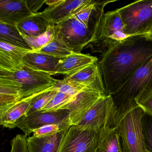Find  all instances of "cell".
Here are the masks:
<instances>
[{"mask_svg": "<svg viewBox=\"0 0 152 152\" xmlns=\"http://www.w3.org/2000/svg\"><path fill=\"white\" fill-rule=\"evenodd\" d=\"M152 56L148 34L129 36L102 55L98 64L107 95L113 94Z\"/></svg>", "mask_w": 152, "mask_h": 152, "instance_id": "cell-1", "label": "cell"}, {"mask_svg": "<svg viewBox=\"0 0 152 152\" xmlns=\"http://www.w3.org/2000/svg\"><path fill=\"white\" fill-rule=\"evenodd\" d=\"M152 93V56L111 95L113 102L111 129L117 128L124 115L138 106L137 103Z\"/></svg>", "mask_w": 152, "mask_h": 152, "instance_id": "cell-2", "label": "cell"}, {"mask_svg": "<svg viewBox=\"0 0 152 152\" xmlns=\"http://www.w3.org/2000/svg\"><path fill=\"white\" fill-rule=\"evenodd\" d=\"M51 75L25 66L18 71L0 70V83L10 84L16 88L21 100L54 87L56 79Z\"/></svg>", "mask_w": 152, "mask_h": 152, "instance_id": "cell-3", "label": "cell"}, {"mask_svg": "<svg viewBox=\"0 0 152 152\" xmlns=\"http://www.w3.org/2000/svg\"><path fill=\"white\" fill-rule=\"evenodd\" d=\"M128 37L117 10L108 11L104 14L87 47L91 49L92 53L99 52L103 55Z\"/></svg>", "mask_w": 152, "mask_h": 152, "instance_id": "cell-4", "label": "cell"}, {"mask_svg": "<svg viewBox=\"0 0 152 152\" xmlns=\"http://www.w3.org/2000/svg\"><path fill=\"white\" fill-rule=\"evenodd\" d=\"M128 36L148 34L152 29V0H140L117 9Z\"/></svg>", "mask_w": 152, "mask_h": 152, "instance_id": "cell-5", "label": "cell"}, {"mask_svg": "<svg viewBox=\"0 0 152 152\" xmlns=\"http://www.w3.org/2000/svg\"><path fill=\"white\" fill-rule=\"evenodd\" d=\"M145 112L138 106L126 114L117 129L123 152H145L142 119Z\"/></svg>", "mask_w": 152, "mask_h": 152, "instance_id": "cell-6", "label": "cell"}, {"mask_svg": "<svg viewBox=\"0 0 152 152\" xmlns=\"http://www.w3.org/2000/svg\"><path fill=\"white\" fill-rule=\"evenodd\" d=\"M56 34L61 37L74 53L81 50L91 42L94 31L73 15L54 26Z\"/></svg>", "mask_w": 152, "mask_h": 152, "instance_id": "cell-7", "label": "cell"}, {"mask_svg": "<svg viewBox=\"0 0 152 152\" xmlns=\"http://www.w3.org/2000/svg\"><path fill=\"white\" fill-rule=\"evenodd\" d=\"M103 129L71 125L65 134L58 152H96Z\"/></svg>", "mask_w": 152, "mask_h": 152, "instance_id": "cell-8", "label": "cell"}, {"mask_svg": "<svg viewBox=\"0 0 152 152\" xmlns=\"http://www.w3.org/2000/svg\"><path fill=\"white\" fill-rule=\"evenodd\" d=\"M69 115L70 111L68 109L38 111L22 117L18 123L17 127L23 132L26 137L33 133L34 130L46 125L59 124L71 125Z\"/></svg>", "mask_w": 152, "mask_h": 152, "instance_id": "cell-9", "label": "cell"}, {"mask_svg": "<svg viewBox=\"0 0 152 152\" xmlns=\"http://www.w3.org/2000/svg\"><path fill=\"white\" fill-rule=\"evenodd\" d=\"M113 102L111 96H103L90 108L76 125L86 129H110Z\"/></svg>", "mask_w": 152, "mask_h": 152, "instance_id": "cell-10", "label": "cell"}, {"mask_svg": "<svg viewBox=\"0 0 152 152\" xmlns=\"http://www.w3.org/2000/svg\"><path fill=\"white\" fill-rule=\"evenodd\" d=\"M103 96L101 92L90 88H86L75 96L71 102L62 109L70 111L71 125H76L84 117L93 104Z\"/></svg>", "mask_w": 152, "mask_h": 152, "instance_id": "cell-11", "label": "cell"}, {"mask_svg": "<svg viewBox=\"0 0 152 152\" xmlns=\"http://www.w3.org/2000/svg\"><path fill=\"white\" fill-rule=\"evenodd\" d=\"M33 15L26 0H1L0 22L17 26V25Z\"/></svg>", "mask_w": 152, "mask_h": 152, "instance_id": "cell-12", "label": "cell"}, {"mask_svg": "<svg viewBox=\"0 0 152 152\" xmlns=\"http://www.w3.org/2000/svg\"><path fill=\"white\" fill-rule=\"evenodd\" d=\"M64 80L83 84L88 88L99 91L104 96H107L98 62L72 74L66 75Z\"/></svg>", "mask_w": 152, "mask_h": 152, "instance_id": "cell-13", "label": "cell"}, {"mask_svg": "<svg viewBox=\"0 0 152 152\" xmlns=\"http://www.w3.org/2000/svg\"><path fill=\"white\" fill-rule=\"evenodd\" d=\"M64 58L30 51L23 56L22 60L25 66L32 70L54 75L57 74L59 64Z\"/></svg>", "mask_w": 152, "mask_h": 152, "instance_id": "cell-14", "label": "cell"}, {"mask_svg": "<svg viewBox=\"0 0 152 152\" xmlns=\"http://www.w3.org/2000/svg\"><path fill=\"white\" fill-rule=\"evenodd\" d=\"M32 96L8 105L0 107L1 125L9 129L17 127L18 121L26 115L30 108Z\"/></svg>", "mask_w": 152, "mask_h": 152, "instance_id": "cell-15", "label": "cell"}, {"mask_svg": "<svg viewBox=\"0 0 152 152\" xmlns=\"http://www.w3.org/2000/svg\"><path fill=\"white\" fill-rule=\"evenodd\" d=\"M30 50L0 41V70L16 71L25 66L23 57Z\"/></svg>", "mask_w": 152, "mask_h": 152, "instance_id": "cell-16", "label": "cell"}, {"mask_svg": "<svg viewBox=\"0 0 152 152\" xmlns=\"http://www.w3.org/2000/svg\"><path fill=\"white\" fill-rule=\"evenodd\" d=\"M87 1L63 0L55 7H48L42 14L47 18L50 26H54L74 15Z\"/></svg>", "mask_w": 152, "mask_h": 152, "instance_id": "cell-17", "label": "cell"}, {"mask_svg": "<svg viewBox=\"0 0 152 152\" xmlns=\"http://www.w3.org/2000/svg\"><path fill=\"white\" fill-rule=\"evenodd\" d=\"M67 130L46 137H29L27 138L29 152H58Z\"/></svg>", "mask_w": 152, "mask_h": 152, "instance_id": "cell-18", "label": "cell"}, {"mask_svg": "<svg viewBox=\"0 0 152 152\" xmlns=\"http://www.w3.org/2000/svg\"><path fill=\"white\" fill-rule=\"evenodd\" d=\"M98 62L96 57L89 54L72 53L65 58L59 64L57 74L68 75Z\"/></svg>", "mask_w": 152, "mask_h": 152, "instance_id": "cell-19", "label": "cell"}, {"mask_svg": "<svg viewBox=\"0 0 152 152\" xmlns=\"http://www.w3.org/2000/svg\"><path fill=\"white\" fill-rule=\"evenodd\" d=\"M51 26L47 18L41 13L33 14L17 25L23 37H35L46 32Z\"/></svg>", "mask_w": 152, "mask_h": 152, "instance_id": "cell-20", "label": "cell"}, {"mask_svg": "<svg viewBox=\"0 0 152 152\" xmlns=\"http://www.w3.org/2000/svg\"><path fill=\"white\" fill-rule=\"evenodd\" d=\"M0 41L32 51L17 26L0 22Z\"/></svg>", "mask_w": 152, "mask_h": 152, "instance_id": "cell-21", "label": "cell"}, {"mask_svg": "<svg viewBox=\"0 0 152 152\" xmlns=\"http://www.w3.org/2000/svg\"><path fill=\"white\" fill-rule=\"evenodd\" d=\"M96 152H123L121 138L117 128L102 130Z\"/></svg>", "mask_w": 152, "mask_h": 152, "instance_id": "cell-22", "label": "cell"}, {"mask_svg": "<svg viewBox=\"0 0 152 152\" xmlns=\"http://www.w3.org/2000/svg\"><path fill=\"white\" fill-rule=\"evenodd\" d=\"M35 52L45 53L59 58H65L73 53L58 34L48 44Z\"/></svg>", "mask_w": 152, "mask_h": 152, "instance_id": "cell-23", "label": "cell"}, {"mask_svg": "<svg viewBox=\"0 0 152 152\" xmlns=\"http://www.w3.org/2000/svg\"><path fill=\"white\" fill-rule=\"evenodd\" d=\"M58 92L57 90L54 86L42 92L33 95L30 108L26 115L25 116L42 110Z\"/></svg>", "mask_w": 152, "mask_h": 152, "instance_id": "cell-24", "label": "cell"}, {"mask_svg": "<svg viewBox=\"0 0 152 152\" xmlns=\"http://www.w3.org/2000/svg\"><path fill=\"white\" fill-rule=\"evenodd\" d=\"M55 35L54 26H50L46 33L38 37H23L31 48L32 51H36L50 43L55 38Z\"/></svg>", "mask_w": 152, "mask_h": 152, "instance_id": "cell-25", "label": "cell"}, {"mask_svg": "<svg viewBox=\"0 0 152 152\" xmlns=\"http://www.w3.org/2000/svg\"><path fill=\"white\" fill-rule=\"evenodd\" d=\"M21 100L19 92L10 84L0 83V107L8 105Z\"/></svg>", "mask_w": 152, "mask_h": 152, "instance_id": "cell-26", "label": "cell"}, {"mask_svg": "<svg viewBox=\"0 0 152 152\" xmlns=\"http://www.w3.org/2000/svg\"><path fill=\"white\" fill-rule=\"evenodd\" d=\"M55 88L58 92L75 96L86 88L87 86L74 82L66 80H56Z\"/></svg>", "mask_w": 152, "mask_h": 152, "instance_id": "cell-27", "label": "cell"}, {"mask_svg": "<svg viewBox=\"0 0 152 152\" xmlns=\"http://www.w3.org/2000/svg\"><path fill=\"white\" fill-rule=\"evenodd\" d=\"M75 96H71L63 92H58L41 111L47 112L61 109L63 107L71 102L74 99Z\"/></svg>", "mask_w": 152, "mask_h": 152, "instance_id": "cell-28", "label": "cell"}, {"mask_svg": "<svg viewBox=\"0 0 152 152\" xmlns=\"http://www.w3.org/2000/svg\"><path fill=\"white\" fill-rule=\"evenodd\" d=\"M71 126L67 124H49L41 127L34 131L33 136L36 137H46L57 132L66 130Z\"/></svg>", "mask_w": 152, "mask_h": 152, "instance_id": "cell-29", "label": "cell"}, {"mask_svg": "<svg viewBox=\"0 0 152 152\" xmlns=\"http://www.w3.org/2000/svg\"><path fill=\"white\" fill-rule=\"evenodd\" d=\"M142 123L145 152H152V117L145 114Z\"/></svg>", "mask_w": 152, "mask_h": 152, "instance_id": "cell-30", "label": "cell"}, {"mask_svg": "<svg viewBox=\"0 0 152 152\" xmlns=\"http://www.w3.org/2000/svg\"><path fill=\"white\" fill-rule=\"evenodd\" d=\"M10 152H29L25 135L18 134L11 140Z\"/></svg>", "mask_w": 152, "mask_h": 152, "instance_id": "cell-31", "label": "cell"}, {"mask_svg": "<svg viewBox=\"0 0 152 152\" xmlns=\"http://www.w3.org/2000/svg\"><path fill=\"white\" fill-rule=\"evenodd\" d=\"M146 114L152 117V93L143 100L137 103Z\"/></svg>", "mask_w": 152, "mask_h": 152, "instance_id": "cell-32", "label": "cell"}, {"mask_svg": "<svg viewBox=\"0 0 152 152\" xmlns=\"http://www.w3.org/2000/svg\"><path fill=\"white\" fill-rule=\"evenodd\" d=\"M29 10L33 14L37 13V11L45 3V0H26Z\"/></svg>", "mask_w": 152, "mask_h": 152, "instance_id": "cell-33", "label": "cell"}, {"mask_svg": "<svg viewBox=\"0 0 152 152\" xmlns=\"http://www.w3.org/2000/svg\"><path fill=\"white\" fill-rule=\"evenodd\" d=\"M63 0H45V3L48 5V7H53L61 3Z\"/></svg>", "mask_w": 152, "mask_h": 152, "instance_id": "cell-34", "label": "cell"}, {"mask_svg": "<svg viewBox=\"0 0 152 152\" xmlns=\"http://www.w3.org/2000/svg\"><path fill=\"white\" fill-rule=\"evenodd\" d=\"M148 34H149L151 37H152V29H151V30L150 31V32Z\"/></svg>", "mask_w": 152, "mask_h": 152, "instance_id": "cell-35", "label": "cell"}]
</instances>
